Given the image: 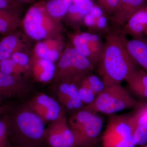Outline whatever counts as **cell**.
<instances>
[{
  "instance_id": "obj_1",
  "label": "cell",
  "mask_w": 147,
  "mask_h": 147,
  "mask_svg": "<svg viewBox=\"0 0 147 147\" xmlns=\"http://www.w3.org/2000/svg\"><path fill=\"white\" fill-rule=\"evenodd\" d=\"M138 66L127 50L120 32L108 33L96 66L106 87L121 84Z\"/></svg>"
},
{
  "instance_id": "obj_2",
  "label": "cell",
  "mask_w": 147,
  "mask_h": 147,
  "mask_svg": "<svg viewBox=\"0 0 147 147\" xmlns=\"http://www.w3.org/2000/svg\"><path fill=\"white\" fill-rule=\"evenodd\" d=\"M8 110L3 119L7 137L19 147H40L45 143V123L28 105Z\"/></svg>"
},
{
  "instance_id": "obj_3",
  "label": "cell",
  "mask_w": 147,
  "mask_h": 147,
  "mask_svg": "<svg viewBox=\"0 0 147 147\" xmlns=\"http://www.w3.org/2000/svg\"><path fill=\"white\" fill-rule=\"evenodd\" d=\"M67 122L75 137L76 147H93L102 130L103 119L85 106L71 114Z\"/></svg>"
},
{
  "instance_id": "obj_4",
  "label": "cell",
  "mask_w": 147,
  "mask_h": 147,
  "mask_svg": "<svg viewBox=\"0 0 147 147\" xmlns=\"http://www.w3.org/2000/svg\"><path fill=\"white\" fill-rule=\"evenodd\" d=\"M141 102L127 88L119 84L105 87L94 101L86 107L96 113L111 115L122 110L135 109Z\"/></svg>"
},
{
  "instance_id": "obj_5",
  "label": "cell",
  "mask_w": 147,
  "mask_h": 147,
  "mask_svg": "<svg viewBox=\"0 0 147 147\" xmlns=\"http://www.w3.org/2000/svg\"><path fill=\"white\" fill-rule=\"evenodd\" d=\"M95 66L74 47L66 48L56 65L55 79L56 82H72L77 85Z\"/></svg>"
},
{
  "instance_id": "obj_6",
  "label": "cell",
  "mask_w": 147,
  "mask_h": 147,
  "mask_svg": "<svg viewBox=\"0 0 147 147\" xmlns=\"http://www.w3.org/2000/svg\"><path fill=\"white\" fill-rule=\"evenodd\" d=\"M131 113L111 115L101 137L102 147H134Z\"/></svg>"
},
{
  "instance_id": "obj_7",
  "label": "cell",
  "mask_w": 147,
  "mask_h": 147,
  "mask_svg": "<svg viewBox=\"0 0 147 147\" xmlns=\"http://www.w3.org/2000/svg\"><path fill=\"white\" fill-rule=\"evenodd\" d=\"M44 137L50 147H77L66 115L50 122L45 127Z\"/></svg>"
},
{
  "instance_id": "obj_8",
  "label": "cell",
  "mask_w": 147,
  "mask_h": 147,
  "mask_svg": "<svg viewBox=\"0 0 147 147\" xmlns=\"http://www.w3.org/2000/svg\"><path fill=\"white\" fill-rule=\"evenodd\" d=\"M27 105L45 123L66 115L65 109L59 101L44 94L36 95L28 102Z\"/></svg>"
},
{
  "instance_id": "obj_9",
  "label": "cell",
  "mask_w": 147,
  "mask_h": 147,
  "mask_svg": "<svg viewBox=\"0 0 147 147\" xmlns=\"http://www.w3.org/2000/svg\"><path fill=\"white\" fill-rule=\"evenodd\" d=\"M33 88L21 75L0 71V103L10 98H20L30 93Z\"/></svg>"
},
{
  "instance_id": "obj_10",
  "label": "cell",
  "mask_w": 147,
  "mask_h": 147,
  "mask_svg": "<svg viewBox=\"0 0 147 147\" xmlns=\"http://www.w3.org/2000/svg\"><path fill=\"white\" fill-rule=\"evenodd\" d=\"M72 41L74 47L96 67L103 45L99 36L92 32L82 33L74 36Z\"/></svg>"
},
{
  "instance_id": "obj_11",
  "label": "cell",
  "mask_w": 147,
  "mask_h": 147,
  "mask_svg": "<svg viewBox=\"0 0 147 147\" xmlns=\"http://www.w3.org/2000/svg\"><path fill=\"white\" fill-rule=\"evenodd\" d=\"M57 94L58 101L65 110L72 114L82 110L86 106L79 95L78 85L75 83H59Z\"/></svg>"
},
{
  "instance_id": "obj_12",
  "label": "cell",
  "mask_w": 147,
  "mask_h": 147,
  "mask_svg": "<svg viewBox=\"0 0 147 147\" xmlns=\"http://www.w3.org/2000/svg\"><path fill=\"white\" fill-rule=\"evenodd\" d=\"M42 10L37 6H33L28 11L24 18V27L27 34L36 40L45 38L47 35L43 26Z\"/></svg>"
},
{
  "instance_id": "obj_13",
  "label": "cell",
  "mask_w": 147,
  "mask_h": 147,
  "mask_svg": "<svg viewBox=\"0 0 147 147\" xmlns=\"http://www.w3.org/2000/svg\"><path fill=\"white\" fill-rule=\"evenodd\" d=\"M131 118L135 146L145 144L147 142V103L141 102L131 113Z\"/></svg>"
},
{
  "instance_id": "obj_14",
  "label": "cell",
  "mask_w": 147,
  "mask_h": 147,
  "mask_svg": "<svg viewBox=\"0 0 147 147\" xmlns=\"http://www.w3.org/2000/svg\"><path fill=\"white\" fill-rule=\"evenodd\" d=\"M146 0H119L115 11L110 16L112 23L116 26H122L134 14L145 8Z\"/></svg>"
},
{
  "instance_id": "obj_15",
  "label": "cell",
  "mask_w": 147,
  "mask_h": 147,
  "mask_svg": "<svg viewBox=\"0 0 147 147\" xmlns=\"http://www.w3.org/2000/svg\"><path fill=\"white\" fill-rule=\"evenodd\" d=\"M120 34L131 57L141 68L147 72V36L127 39L125 36Z\"/></svg>"
},
{
  "instance_id": "obj_16",
  "label": "cell",
  "mask_w": 147,
  "mask_h": 147,
  "mask_svg": "<svg viewBox=\"0 0 147 147\" xmlns=\"http://www.w3.org/2000/svg\"><path fill=\"white\" fill-rule=\"evenodd\" d=\"M127 89L140 102L147 103V72L142 68L132 71L125 80Z\"/></svg>"
},
{
  "instance_id": "obj_17",
  "label": "cell",
  "mask_w": 147,
  "mask_h": 147,
  "mask_svg": "<svg viewBox=\"0 0 147 147\" xmlns=\"http://www.w3.org/2000/svg\"><path fill=\"white\" fill-rule=\"evenodd\" d=\"M120 34L129 35L132 38L147 36V12L146 7L134 14L123 26Z\"/></svg>"
},
{
  "instance_id": "obj_18",
  "label": "cell",
  "mask_w": 147,
  "mask_h": 147,
  "mask_svg": "<svg viewBox=\"0 0 147 147\" xmlns=\"http://www.w3.org/2000/svg\"><path fill=\"white\" fill-rule=\"evenodd\" d=\"M56 66L51 61L39 59L32 68L35 79L40 82H50L54 79Z\"/></svg>"
},
{
  "instance_id": "obj_19",
  "label": "cell",
  "mask_w": 147,
  "mask_h": 147,
  "mask_svg": "<svg viewBox=\"0 0 147 147\" xmlns=\"http://www.w3.org/2000/svg\"><path fill=\"white\" fill-rule=\"evenodd\" d=\"M21 46L19 37L14 32L5 35L0 40V62L11 59L13 53L18 51Z\"/></svg>"
},
{
  "instance_id": "obj_20",
  "label": "cell",
  "mask_w": 147,
  "mask_h": 147,
  "mask_svg": "<svg viewBox=\"0 0 147 147\" xmlns=\"http://www.w3.org/2000/svg\"><path fill=\"white\" fill-rule=\"evenodd\" d=\"M20 24L16 10L0 9V33L9 34L15 31Z\"/></svg>"
},
{
  "instance_id": "obj_21",
  "label": "cell",
  "mask_w": 147,
  "mask_h": 147,
  "mask_svg": "<svg viewBox=\"0 0 147 147\" xmlns=\"http://www.w3.org/2000/svg\"><path fill=\"white\" fill-rule=\"evenodd\" d=\"M73 3V0H49L45 4V10L52 18H62L67 13Z\"/></svg>"
},
{
  "instance_id": "obj_22",
  "label": "cell",
  "mask_w": 147,
  "mask_h": 147,
  "mask_svg": "<svg viewBox=\"0 0 147 147\" xmlns=\"http://www.w3.org/2000/svg\"><path fill=\"white\" fill-rule=\"evenodd\" d=\"M78 85L89 88L97 95L106 87L101 77L92 73V71L86 75Z\"/></svg>"
},
{
  "instance_id": "obj_23",
  "label": "cell",
  "mask_w": 147,
  "mask_h": 147,
  "mask_svg": "<svg viewBox=\"0 0 147 147\" xmlns=\"http://www.w3.org/2000/svg\"><path fill=\"white\" fill-rule=\"evenodd\" d=\"M93 4L90 0H86L81 2L74 3L69 7L67 13L71 15H75L76 18L80 19L84 18L85 16L91 11L94 7Z\"/></svg>"
},
{
  "instance_id": "obj_24",
  "label": "cell",
  "mask_w": 147,
  "mask_h": 147,
  "mask_svg": "<svg viewBox=\"0 0 147 147\" xmlns=\"http://www.w3.org/2000/svg\"><path fill=\"white\" fill-rule=\"evenodd\" d=\"M35 52L40 59L47 60L53 62L57 60L59 56L58 50L50 49L44 42H39L37 44Z\"/></svg>"
},
{
  "instance_id": "obj_25",
  "label": "cell",
  "mask_w": 147,
  "mask_h": 147,
  "mask_svg": "<svg viewBox=\"0 0 147 147\" xmlns=\"http://www.w3.org/2000/svg\"><path fill=\"white\" fill-rule=\"evenodd\" d=\"M24 67L17 65L11 59L0 62V71L7 74L21 75Z\"/></svg>"
},
{
  "instance_id": "obj_26",
  "label": "cell",
  "mask_w": 147,
  "mask_h": 147,
  "mask_svg": "<svg viewBox=\"0 0 147 147\" xmlns=\"http://www.w3.org/2000/svg\"><path fill=\"white\" fill-rule=\"evenodd\" d=\"M78 92L82 102L86 106L92 104L94 101L97 95L89 88L78 85Z\"/></svg>"
},
{
  "instance_id": "obj_27",
  "label": "cell",
  "mask_w": 147,
  "mask_h": 147,
  "mask_svg": "<svg viewBox=\"0 0 147 147\" xmlns=\"http://www.w3.org/2000/svg\"><path fill=\"white\" fill-rule=\"evenodd\" d=\"M98 5L103 13L111 16L115 11L119 0H97Z\"/></svg>"
},
{
  "instance_id": "obj_28",
  "label": "cell",
  "mask_w": 147,
  "mask_h": 147,
  "mask_svg": "<svg viewBox=\"0 0 147 147\" xmlns=\"http://www.w3.org/2000/svg\"><path fill=\"white\" fill-rule=\"evenodd\" d=\"M11 59L17 65L24 67L27 66L29 63L28 56L19 51L13 53Z\"/></svg>"
},
{
  "instance_id": "obj_29",
  "label": "cell",
  "mask_w": 147,
  "mask_h": 147,
  "mask_svg": "<svg viewBox=\"0 0 147 147\" xmlns=\"http://www.w3.org/2000/svg\"><path fill=\"white\" fill-rule=\"evenodd\" d=\"M8 143L7 129L3 119H0V143Z\"/></svg>"
},
{
  "instance_id": "obj_30",
  "label": "cell",
  "mask_w": 147,
  "mask_h": 147,
  "mask_svg": "<svg viewBox=\"0 0 147 147\" xmlns=\"http://www.w3.org/2000/svg\"><path fill=\"white\" fill-rule=\"evenodd\" d=\"M18 3L15 0H0V9L15 10Z\"/></svg>"
},
{
  "instance_id": "obj_31",
  "label": "cell",
  "mask_w": 147,
  "mask_h": 147,
  "mask_svg": "<svg viewBox=\"0 0 147 147\" xmlns=\"http://www.w3.org/2000/svg\"><path fill=\"white\" fill-rule=\"evenodd\" d=\"M6 110L5 105H0V115L4 114Z\"/></svg>"
},
{
  "instance_id": "obj_32",
  "label": "cell",
  "mask_w": 147,
  "mask_h": 147,
  "mask_svg": "<svg viewBox=\"0 0 147 147\" xmlns=\"http://www.w3.org/2000/svg\"><path fill=\"white\" fill-rule=\"evenodd\" d=\"M8 143H0V147H7Z\"/></svg>"
},
{
  "instance_id": "obj_33",
  "label": "cell",
  "mask_w": 147,
  "mask_h": 147,
  "mask_svg": "<svg viewBox=\"0 0 147 147\" xmlns=\"http://www.w3.org/2000/svg\"><path fill=\"white\" fill-rule=\"evenodd\" d=\"M17 2H26L29 1L30 0H15Z\"/></svg>"
},
{
  "instance_id": "obj_34",
  "label": "cell",
  "mask_w": 147,
  "mask_h": 147,
  "mask_svg": "<svg viewBox=\"0 0 147 147\" xmlns=\"http://www.w3.org/2000/svg\"><path fill=\"white\" fill-rule=\"evenodd\" d=\"M139 147H147V144H146L144 145H142V146H140Z\"/></svg>"
},
{
  "instance_id": "obj_35",
  "label": "cell",
  "mask_w": 147,
  "mask_h": 147,
  "mask_svg": "<svg viewBox=\"0 0 147 147\" xmlns=\"http://www.w3.org/2000/svg\"><path fill=\"white\" fill-rule=\"evenodd\" d=\"M146 11L147 12V5H146Z\"/></svg>"
},
{
  "instance_id": "obj_36",
  "label": "cell",
  "mask_w": 147,
  "mask_h": 147,
  "mask_svg": "<svg viewBox=\"0 0 147 147\" xmlns=\"http://www.w3.org/2000/svg\"><path fill=\"white\" fill-rule=\"evenodd\" d=\"M146 144H147V143H146Z\"/></svg>"
},
{
  "instance_id": "obj_37",
  "label": "cell",
  "mask_w": 147,
  "mask_h": 147,
  "mask_svg": "<svg viewBox=\"0 0 147 147\" xmlns=\"http://www.w3.org/2000/svg\"><path fill=\"white\" fill-rule=\"evenodd\" d=\"M146 1H147V0H146Z\"/></svg>"
}]
</instances>
